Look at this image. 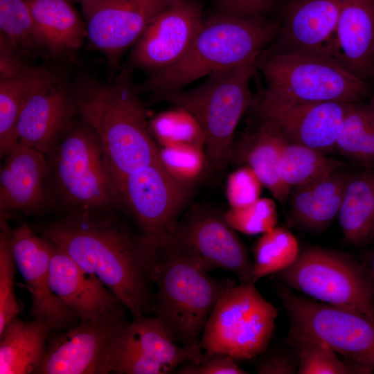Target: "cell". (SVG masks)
<instances>
[{
    "instance_id": "cell-1",
    "label": "cell",
    "mask_w": 374,
    "mask_h": 374,
    "mask_svg": "<svg viewBox=\"0 0 374 374\" xmlns=\"http://www.w3.org/2000/svg\"><path fill=\"white\" fill-rule=\"evenodd\" d=\"M40 231L95 276L134 317L152 312L150 283L158 242L134 232L116 213H66Z\"/></svg>"
},
{
    "instance_id": "cell-2",
    "label": "cell",
    "mask_w": 374,
    "mask_h": 374,
    "mask_svg": "<svg viewBox=\"0 0 374 374\" xmlns=\"http://www.w3.org/2000/svg\"><path fill=\"white\" fill-rule=\"evenodd\" d=\"M138 92L125 66L109 83L84 81L71 93L77 113L103 144L118 187L130 173L159 161Z\"/></svg>"
},
{
    "instance_id": "cell-3",
    "label": "cell",
    "mask_w": 374,
    "mask_h": 374,
    "mask_svg": "<svg viewBox=\"0 0 374 374\" xmlns=\"http://www.w3.org/2000/svg\"><path fill=\"white\" fill-rule=\"evenodd\" d=\"M157 287L152 312L177 344L193 348L201 336L214 307L236 283L218 279L197 265L164 235L157 242L151 270Z\"/></svg>"
},
{
    "instance_id": "cell-4",
    "label": "cell",
    "mask_w": 374,
    "mask_h": 374,
    "mask_svg": "<svg viewBox=\"0 0 374 374\" xmlns=\"http://www.w3.org/2000/svg\"><path fill=\"white\" fill-rule=\"evenodd\" d=\"M278 21L217 13L204 19L188 53L175 64L150 75L137 88L159 99L184 90L213 72L257 57L274 41Z\"/></svg>"
},
{
    "instance_id": "cell-5",
    "label": "cell",
    "mask_w": 374,
    "mask_h": 374,
    "mask_svg": "<svg viewBox=\"0 0 374 374\" xmlns=\"http://www.w3.org/2000/svg\"><path fill=\"white\" fill-rule=\"evenodd\" d=\"M45 156L55 203L66 213L112 214L121 208L118 185L103 144L82 118L71 123Z\"/></svg>"
},
{
    "instance_id": "cell-6",
    "label": "cell",
    "mask_w": 374,
    "mask_h": 374,
    "mask_svg": "<svg viewBox=\"0 0 374 374\" xmlns=\"http://www.w3.org/2000/svg\"><path fill=\"white\" fill-rule=\"evenodd\" d=\"M258 56L213 72L197 87L164 99L188 111L199 123L204 137L207 171L213 175L222 173L230 164L235 129L251 107L253 97L250 82L257 70Z\"/></svg>"
},
{
    "instance_id": "cell-7",
    "label": "cell",
    "mask_w": 374,
    "mask_h": 374,
    "mask_svg": "<svg viewBox=\"0 0 374 374\" xmlns=\"http://www.w3.org/2000/svg\"><path fill=\"white\" fill-rule=\"evenodd\" d=\"M256 68L267 83L263 90L285 100L357 103L371 95L368 82L328 58L265 49Z\"/></svg>"
},
{
    "instance_id": "cell-8",
    "label": "cell",
    "mask_w": 374,
    "mask_h": 374,
    "mask_svg": "<svg viewBox=\"0 0 374 374\" xmlns=\"http://www.w3.org/2000/svg\"><path fill=\"white\" fill-rule=\"evenodd\" d=\"M277 278L285 287L319 302L374 318V290L368 269L347 253L306 247L292 265L277 273Z\"/></svg>"
},
{
    "instance_id": "cell-9",
    "label": "cell",
    "mask_w": 374,
    "mask_h": 374,
    "mask_svg": "<svg viewBox=\"0 0 374 374\" xmlns=\"http://www.w3.org/2000/svg\"><path fill=\"white\" fill-rule=\"evenodd\" d=\"M278 313L254 283L236 284L220 299L206 323L200 339L204 354L224 353L235 360L263 354Z\"/></svg>"
},
{
    "instance_id": "cell-10",
    "label": "cell",
    "mask_w": 374,
    "mask_h": 374,
    "mask_svg": "<svg viewBox=\"0 0 374 374\" xmlns=\"http://www.w3.org/2000/svg\"><path fill=\"white\" fill-rule=\"evenodd\" d=\"M278 295L288 316L292 341L323 342L347 359L374 370V318L299 296L283 285Z\"/></svg>"
},
{
    "instance_id": "cell-11",
    "label": "cell",
    "mask_w": 374,
    "mask_h": 374,
    "mask_svg": "<svg viewBox=\"0 0 374 374\" xmlns=\"http://www.w3.org/2000/svg\"><path fill=\"white\" fill-rule=\"evenodd\" d=\"M223 213L194 205L180 215L166 235L197 266L209 272L222 269L240 283H253V260Z\"/></svg>"
},
{
    "instance_id": "cell-12",
    "label": "cell",
    "mask_w": 374,
    "mask_h": 374,
    "mask_svg": "<svg viewBox=\"0 0 374 374\" xmlns=\"http://www.w3.org/2000/svg\"><path fill=\"white\" fill-rule=\"evenodd\" d=\"M203 357L201 346L186 348L174 341L157 317H134L112 340L104 374H170L186 362L199 363Z\"/></svg>"
},
{
    "instance_id": "cell-13",
    "label": "cell",
    "mask_w": 374,
    "mask_h": 374,
    "mask_svg": "<svg viewBox=\"0 0 374 374\" xmlns=\"http://www.w3.org/2000/svg\"><path fill=\"white\" fill-rule=\"evenodd\" d=\"M118 190L121 208L139 231L158 242L185 209L192 188L175 180L158 161L127 175Z\"/></svg>"
},
{
    "instance_id": "cell-14",
    "label": "cell",
    "mask_w": 374,
    "mask_h": 374,
    "mask_svg": "<svg viewBox=\"0 0 374 374\" xmlns=\"http://www.w3.org/2000/svg\"><path fill=\"white\" fill-rule=\"evenodd\" d=\"M121 304L52 335L33 374H104L109 346L128 321Z\"/></svg>"
},
{
    "instance_id": "cell-15",
    "label": "cell",
    "mask_w": 374,
    "mask_h": 374,
    "mask_svg": "<svg viewBox=\"0 0 374 374\" xmlns=\"http://www.w3.org/2000/svg\"><path fill=\"white\" fill-rule=\"evenodd\" d=\"M350 103L285 100L262 90L251 105L260 120L271 123L289 143L323 153L336 150L341 123Z\"/></svg>"
},
{
    "instance_id": "cell-16",
    "label": "cell",
    "mask_w": 374,
    "mask_h": 374,
    "mask_svg": "<svg viewBox=\"0 0 374 374\" xmlns=\"http://www.w3.org/2000/svg\"><path fill=\"white\" fill-rule=\"evenodd\" d=\"M204 21L197 0H177L158 13L132 46L130 64L153 73L180 61Z\"/></svg>"
},
{
    "instance_id": "cell-17",
    "label": "cell",
    "mask_w": 374,
    "mask_h": 374,
    "mask_svg": "<svg viewBox=\"0 0 374 374\" xmlns=\"http://www.w3.org/2000/svg\"><path fill=\"white\" fill-rule=\"evenodd\" d=\"M10 239L17 269L31 296V317L54 331L78 324V317L50 286L49 263L54 243L37 235L26 222L10 229Z\"/></svg>"
},
{
    "instance_id": "cell-18",
    "label": "cell",
    "mask_w": 374,
    "mask_h": 374,
    "mask_svg": "<svg viewBox=\"0 0 374 374\" xmlns=\"http://www.w3.org/2000/svg\"><path fill=\"white\" fill-rule=\"evenodd\" d=\"M177 0H95L82 3L87 37L114 68L151 20Z\"/></svg>"
},
{
    "instance_id": "cell-19",
    "label": "cell",
    "mask_w": 374,
    "mask_h": 374,
    "mask_svg": "<svg viewBox=\"0 0 374 374\" xmlns=\"http://www.w3.org/2000/svg\"><path fill=\"white\" fill-rule=\"evenodd\" d=\"M344 0H287L278 35L267 50L332 60L335 33Z\"/></svg>"
},
{
    "instance_id": "cell-20",
    "label": "cell",
    "mask_w": 374,
    "mask_h": 374,
    "mask_svg": "<svg viewBox=\"0 0 374 374\" xmlns=\"http://www.w3.org/2000/svg\"><path fill=\"white\" fill-rule=\"evenodd\" d=\"M0 172V212L37 215L55 204L45 154L17 142Z\"/></svg>"
},
{
    "instance_id": "cell-21",
    "label": "cell",
    "mask_w": 374,
    "mask_h": 374,
    "mask_svg": "<svg viewBox=\"0 0 374 374\" xmlns=\"http://www.w3.org/2000/svg\"><path fill=\"white\" fill-rule=\"evenodd\" d=\"M75 113L72 94L48 73L34 88L21 111L18 141L46 154L73 122Z\"/></svg>"
},
{
    "instance_id": "cell-22",
    "label": "cell",
    "mask_w": 374,
    "mask_h": 374,
    "mask_svg": "<svg viewBox=\"0 0 374 374\" xmlns=\"http://www.w3.org/2000/svg\"><path fill=\"white\" fill-rule=\"evenodd\" d=\"M49 283L80 321L96 318L122 304L95 276L85 271L55 243L49 263Z\"/></svg>"
},
{
    "instance_id": "cell-23",
    "label": "cell",
    "mask_w": 374,
    "mask_h": 374,
    "mask_svg": "<svg viewBox=\"0 0 374 374\" xmlns=\"http://www.w3.org/2000/svg\"><path fill=\"white\" fill-rule=\"evenodd\" d=\"M332 59L359 79L374 80V0H344Z\"/></svg>"
},
{
    "instance_id": "cell-24",
    "label": "cell",
    "mask_w": 374,
    "mask_h": 374,
    "mask_svg": "<svg viewBox=\"0 0 374 374\" xmlns=\"http://www.w3.org/2000/svg\"><path fill=\"white\" fill-rule=\"evenodd\" d=\"M349 176L339 169L310 183L291 187L287 199L291 223L308 232L324 231L337 217Z\"/></svg>"
},
{
    "instance_id": "cell-25",
    "label": "cell",
    "mask_w": 374,
    "mask_h": 374,
    "mask_svg": "<svg viewBox=\"0 0 374 374\" xmlns=\"http://www.w3.org/2000/svg\"><path fill=\"white\" fill-rule=\"evenodd\" d=\"M258 128L233 143L230 163L250 167L258 176L274 199L287 202L290 188L280 179L278 165L280 154L289 143L278 128L270 122L260 120Z\"/></svg>"
},
{
    "instance_id": "cell-26",
    "label": "cell",
    "mask_w": 374,
    "mask_h": 374,
    "mask_svg": "<svg viewBox=\"0 0 374 374\" xmlns=\"http://www.w3.org/2000/svg\"><path fill=\"white\" fill-rule=\"evenodd\" d=\"M51 331L33 319H12L0 333V373L33 374L44 356Z\"/></svg>"
},
{
    "instance_id": "cell-27",
    "label": "cell",
    "mask_w": 374,
    "mask_h": 374,
    "mask_svg": "<svg viewBox=\"0 0 374 374\" xmlns=\"http://www.w3.org/2000/svg\"><path fill=\"white\" fill-rule=\"evenodd\" d=\"M47 53L56 57L78 49L87 28L69 0H26Z\"/></svg>"
},
{
    "instance_id": "cell-28",
    "label": "cell",
    "mask_w": 374,
    "mask_h": 374,
    "mask_svg": "<svg viewBox=\"0 0 374 374\" xmlns=\"http://www.w3.org/2000/svg\"><path fill=\"white\" fill-rule=\"evenodd\" d=\"M337 217L346 244L364 247L374 239V169L350 174Z\"/></svg>"
},
{
    "instance_id": "cell-29",
    "label": "cell",
    "mask_w": 374,
    "mask_h": 374,
    "mask_svg": "<svg viewBox=\"0 0 374 374\" xmlns=\"http://www.w3.org/2000/svg\"><path fill=\"white\" fill-rule=\"evenodd\" d=\"M48 72L26 66L19 72L0 78V154L3 157L17 142L21 111L36 85Z\"/></svg>"
},
{
    "instance_id": "cell-30",
    "label": "cell",
    "mask_w": 374,
    "mask_h": 374,
    "mask_svg": "<svg viewBox=\"0 0 374 374\" xmlns=\"http://www.w3.org/2000/svg\"><path fill=\"white\" fill-rule=\"evenodd\" d=\"M336 151L364 168L374 169V112L350 103L339 129Z\"/></svg>"
},
{
    "instance_id": "cell-31",
    "label": "cell",
    "mask_w": 374,
    "mask_h": 374,
    "mask_svg": "<svg viewBox=\"0 0 374 374\" xmlns=\"http://www.w3.org/2000/svg\"><path fill=\"white\" fill-rule=\"evenodd\" d=\"M344 166V162L319 150L287 143L280 154L278 172L282 181L291 188L317 180Z\"/></svg>"
},
{
    "instance_id": "cell-32",
    "label": "cell",
    "mask_w": 374,
    "mask_h": 374,
    "mask_svg": "<svg viewBox=\"0 0 374 374\" xmlns=\"http://www.w3.org/2000/svg\"><path fill=\"white\" fill-rule=\"evenodd\" d=\"M301 249L296 237L287 229L275 226L262 233L253 247V282L277 274L292 265Z\"/></svg>"
},
{
    "instance_id": "cell-33",
    "label": "cell",
    "mask_w": 374,
    "mask_h": 374,
    "mask_svg": "<svg viewBox=\"0 0 374 374\" xmlns=\"http://www.w3.org/2000/svg\"><path fill=\"white\" fill-rule=\"evenodd\" d=\"M0 30L15 49L46 51L26 0H0Z\"/></svg>"
},
{
    "instance_id": "cell-34",
    "label": "cell",
    "mask_w": 374,
    "mask_h": 374,
    "mask_svg": "<svg viewBox=\"0 0 374 374\" xmlns=\"http://www.w3.org/2000/svg\"><path fill=\"white\" fill-rule=\"evenodd\" d=\"M159 147L193 144L204 148L202 130L195 118L177 107L158 114L149 125Z\"/></svg>"
},
{
    "instance_id": "cell-35",
    "label": "cell",
    "mask_w": 374,
    "mask_h": 374,
    "mask_svg": "<svg viewBox=\"0 0 374 374\" xmlns=\"http://www.w3.org/2000/svg\"><path fill=\"white\" fill-rule=\"evenodd\" d=\"M159 148L160 163L183 186L192 188L207 170V158L202 146L180 144Z\"/></svg>"
},
{
    "instance_id": "cell-36",
    "label": "cell",
    "mask_w": 374,
    "mask_h": 374,
    "mask_svg": "<svg viewBox=\"0 0 374 374\" xmlns=\"http://www.w3.org/2000/svg\"><path fill=\"white\" fill-rule=\"evenodd\" d=\"M17 266L10 239V229L5 217H1L0 233V333L20 312L17 301L14 278Z\"/></svg>"
},
{
    "instance_id": "cell-37",
    "label": "cell",
    "mask_w": 374,
    "mask_h": 374,
    "mask_svg": "<svg viewBox=\"0 0 374 374\" xmlns=\"http://www.w3.org/2000/svg\"><path fill=\"white\" fill-rule=\"evenodd\" d=\"M223 215L235 231L247 235L262 234L275 227L278 220L276 203L267 197L244 207L229 208Z\"/></svg>"
},
{
    "instance_id": "cell-38",
    "label": "cell",
    "mask_w": 374,
    "mask_h": 374,
    "mask_svg": "<svg viewBox=\"0 0 374 374\" xmlns=\"http://www.w3.org/2000/svg\"><path fill=\"white\" fill-rule=\"evenodd\" d=\"M299 349V374L353 373L348 361H341L327 344L314 340L292 341Z\"/></svg>"
},
{
    "instance_id": "cell-39",
    "label": "cell",
    "mask_w": 374,
    "mask_h": 374,
    "mask_svg": "<svg viewBox=\"0 0 374 374\" xmlns=\"http://www.w3.org/2000/svg\"><path fill=\"white\" fill-rule=\"evenodd\" d=\"M263 184L249 166H239L230 173L226 183V197L229 208L246 206L260 198Z\"/></svg>"
},
{
    "instance_id": "cell-40",
    "label": "cell",
    "mask_w": 374,
    "mask_h": 374,
    "mask_svg": "<svg viewBox=\"0 0 374 374\" xmlns=\"http://www.w3.org/2000/svg\"><path fill=\"white\" fill-rule=\"evenodd\" d=\"M179 374H247L231 356L224 353L204 354L199 363L188 361L177 369Z\"/></svg>"
},
{
    "instance_id": "cell-41",
    "label": "cell",
    "mask_w": 374,
    "mask_h": 374,
    "mask_svg": "<svg viewBox=\"0 0 374 374\" xmlns=\"http://www.w3.org/2000/svg\"><path fill=\"white\" fill-rule=\"evenodd\" d=\"M276 0H217L218 13L242 19L264 18Z\"/></svg>"
},
{
    "instance_id": "cell-42",
    "label": "cell",
    "mask_w": 374,
    "mask_h": 374,
    "mask_svg": "<svg viewBox=\"0 0 374 374\" xmlns=\"http://www.w3.org/2000/svg\"><path fill=\"white\" fill-rule=\"evenodd\" d=\"M299 361L291 355L272 350L264 355L256 366L259 374H292L297 373Z\"/></svg>"
},
{
    "instance_id": "cell-43",
    "label": "cell",
    "mask_w": 374,
    "mask_h": 374,
    "mask_svg": "<svg viewBox=\"0 0 374 374\" xmlns=\"http://www.w3.org/2000/svg\"><path fill=\"white\" fill-rule=\"evenodd\" d=\"M16 50L1 34L0 37V78L12 75L21 71L23 64L17 56Z\"/></svg>"
},
{
    "instance_id": "cell-44",
    "label": "cell",
    "mask_w": 374,
    "mask_h": 374,
    "mask_svg": "<svg viewBox=\"0 0 374 374\" xmlns=\"http://www.w3.org/2000/svg\"><path fill=\"white\" fill-rule=\"evenodd\" d=\"M365 263L368 269L374 290V250L369 255L368 260Z\"/></svg>"
},
{
    "instance_id": "cell-45",
    "label": "cell",
    "mask_w": 374,
    "mask_h": 374,
    "mask_svg": "<svg viewBox=\"0 0 374 374\" xmlns=\"http://www.w3.org/2000/svg\"><path fill=\"white\" fill-rule=\"evenodd\" d=\"M368 105L370 109L374 112V95L371 98L369 103H368Z\"/></svg>"
},
{
    "instance_id": "cell-46",
    "label": "cell",
    "mask_w": 374,
    "mask_h": 374,
    "mask_svg": "<svg viewBox=\"0 0 374 374\" xmlns=\"http://www.w3.org/2000/svg\"><path fill=\"white\" fill-rule=\"evenodd\" d=\"M77 1H79L82 3H88V2H91V1H93L95 0H75Z\"/></svg>"
}]
</instances>
